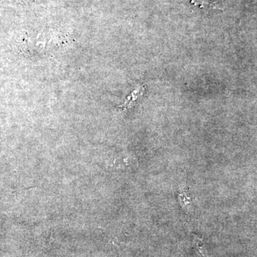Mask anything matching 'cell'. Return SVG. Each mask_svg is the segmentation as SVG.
I'll use <instances>...</instances> for the list:
<instances>
[{"instance_id": "3957f363", "label": "cell", "mask_w": 257, "mask_h": 257, "mask_svg": "<svg viewBox=\"0 0 257 257\" xmlns=\"http://www.w3.org/2000/svg\"><path fill=\"white\" fill-rule=\"evenodd\" d=\"M192 4L200 5L203 7H209V8H218L216 0H192Z\"/></svg>"}, {"instance_id": "7a4b0ae2", "label": "cell", "mask_w": 257, "mask_h": 257, "mask_svg": "<svg viewBox=\"0 0 257 257\" xmlns=\"http://www.w3.org/2000/svg\"><path fill=\"white\" fill-rule=\"evenodd\" d=\"M188 189L186 188H181V191L179 192V203L184 210L188 212L189 205L192 203L191 197L189 195Z\"/></svg>"}, {"instance_id": "6da1fadb", "label": "cell", "mask_w": 257, "mask_h": 257, "mask_svg": "<svg viewBox=\"0 0 257 257\" xmlns=\"http://www.w3.org/2000/svg\"><path fill=\"white\" fill-rule=\"evenodd\" d=\"M144 87L143 86H139L134 90V92L128 96L127 99L125 101L124 104L120 106L119 108L121 111H125L128 109L130 106H133L134 103L135 102L140 96L143 95Z\"/></svg>"}]
</instances>
